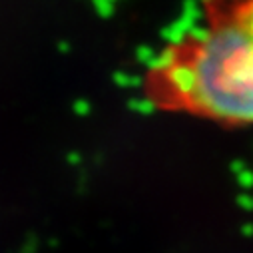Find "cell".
<instances>
[{"instance_id": "cell-1", "label": "cell", "mask_w": 253, "mask_h": 253, "mask_svg": "<svg viewBox=\"0 0 253 253\" xmlns=\"http://www.w3.org/2000/svg\"><path fill=\"white\" fill-rule=\"evenodd\" d=\"M198 94L187 106L225 122H253V0L194 54Z\"/></svg>"}, {"instance_id": "cell-2", "label": "cell", "mask_w": 253, "mask_h": 253, "mask_svg": "<svg viewBox=\"0 0 253 253\" xmlns=\"http://www.w3.org/2000/svg\"><path fill=\"white\" fill-rule=\"evenodd\" d=\"M166 78H168V86L171 88V92L189 102L196 94H198V84H200V74L196 70V66L192 62H177V64L166 72Z\"/></svg>"}, {"instance_id": "cell-3", "label": "cell", "mask_w": 253, "mask_h": 253, "mask_svg": "<svg viewBox=\"0 0 253 253\" xmlns=\"http://www.w3.org/2000/svg\"><path fill=\"white\" fill-rule=\"evenodd\" d=\"M177 62H179L177 48L168 46L166 50H162L160 54H156V58L148 64V68H150L154 74H166V72H169V70L177 64Z\"/></svg>"}, {"instance_id": "cell-4", "label": "cell", "mask_w": 253, "mask_h": 253, "mask_svg": "<svg viewBox=\"0 0 253 253\" xmlns=\"http://www.w3.org/2000/svg\"><path fill=\"white\" fill-rule=\"evenodd\" d=\"M189 28L187 24H183L179 18L175 20V22H171L169 26H166L162 32H160V36H162V40H166L171 48H177V46H181L183 42H185V38L189 36Z\"/></svg>"}, {"instance_id": "cell-5", "label": "cell", "mask_w": 253, "mask_h": 253, "mask_svg": "<svg viewBox=\"0 0 253 253\" xmlns=\"http://www.w3.org/2000/svg\"><path fill=\"white\" fill-rule=\"evenodd\" d=\"M204 18V10L200 6V0H183V8L179 14V20L183 24H187L189 28H194L196 24H200V20Z\"/></svg>"}, {"instance_id": "cell-6", "label": "cell", "mask_w": 253, "mask_h": 253, "mask_svg": "<svg viewBox=\"0 0 253 253\" xmlns=\"http://www.w3.org/2000/svg\"><path fill=\"white\" fill-rule=\"evenodd\" d=\"M114 84L118 88H142L144 86V78L136 76V74H128V72H116L112 76Z\"/></svg>"}, {"instance_id": "cell-7", "label": "cell", "mask_w": 253, "mask_h": 253, "mask_svg": "<svg viewBox=\"0 0 253 253\" xmlns=\"http://www.w3.org/2000/svg\"><path fill=\"white\" fill-rule=\"evenodd\" d=\"M128 108H130L132 112L140 114V116H150V114L156 112L158 104H156L152 98H132V100L128 102Z\"/></svg>"}, {"instance_id": "cell-8", "label": "cell", "mask_w": 253, "mask_h": 253, "mask_svg": "<svg viewBox=\"0 0 253 253\" xmlns=\"http://www.w3.org/2000/svg\"><path fill=\"white\" fill-rule=\"evenodd\" d=\"M211 28H208V26H202V24H196L192 30H189V40H192L194 44H200V46H204V44H208L210 42V38H211Z\"/></svg>"}, {"instance_id": "cell-9", "label": "cell", "mask_w": 253, "mask_h": 253, "mask_svg": "<svg viewBox=\"0 0 253 253\" xmlns=\"http://www.w3.org/2000/svg\"><path fill=\"white\" fill-rule=\"evenodd\" d=\"M92 4H94V10L98 12V16L104 20H108L116 14V4L110 2V0H92Z\"/></svg>"}, {"instance_id": "cell-10", "label": "cell", "mask_w": 253, "mask_h": 253, "mask_svg": "<svg viewBox=\"0 0 253 253\" xmlns=\"http://www.w3.org/2000/svg\"><path fill=\"white\" fill-rule=\"evenodd\" d=\"M154 58H156V50H154L152 46H138V50H136V60L140 62V64L148 66Z\"/></svg>"}, {"instance_id": "cell-11", "label": "cell", "mask_w": 253, "mask_h": 253, "mask_svg": "<svg viewBox=\"0 0 253 253\" xmlns=\"http://www.w3.org/2000/svg\"><path fill=\"white\" fill-rule=\"evenodd\" d=\"M72 110H74V114H76V116L84 118V116H90L92 106H90V102H88L86 98H78V100L72 104Z\"/></svg>"}, {"instance_id": "cell-12", "label": "cell", "mask_w": 253, "mask_h": 253, "mask_svg": "<svg viewBox=\"0 0 253 253\" xmlns=\"http://www.w3.org/2000/svg\"><path fill=\"white\" fill-rule=\"evenodd\" d=\"M239 181H241L245 187L253 185V173H251V171H243V173H239Z\"/></svg>"}, {"instance_id": "cell-13", "label": "cell", "mask_w": 253, "mask_h": 253, "mask_svg": "<svg viewBox=\"0 0 253 253\" xmlns=\"http://www.w3.org/2000/svg\"><path fill=\"white\" fill-rule=\"evenodd\" d=\"M70 50H72L70 42H66V40H62V42H58V52H60V54H70Z\"/></svg>"}, {"instance_id": "cell-14", "label": "cell", "mask_w": 253, "mask_h": 253, "mask_svg": "<svg viewBox=\"0 0 253 253\" xmlns=\"http://www.w3.org/2000/svg\"><path fill=\"white\" fill-rule=\"evenodd\" d=\"M200 2H211V0H200Z\"/></svg>"}, {"instance_id": "cell-15", "label": "cell", "mask_w": 253, "mask_h": 253, "mask_svg": "<svg viewBox=\"0 0 253 253\" xmlns=\"http://www.w3.org/2000/svg\"><path fill=\"white\" fill-rule=\"evenodd\" d=\"M110 2H116V0H110Z\"/></svg>"}]
</instances>
